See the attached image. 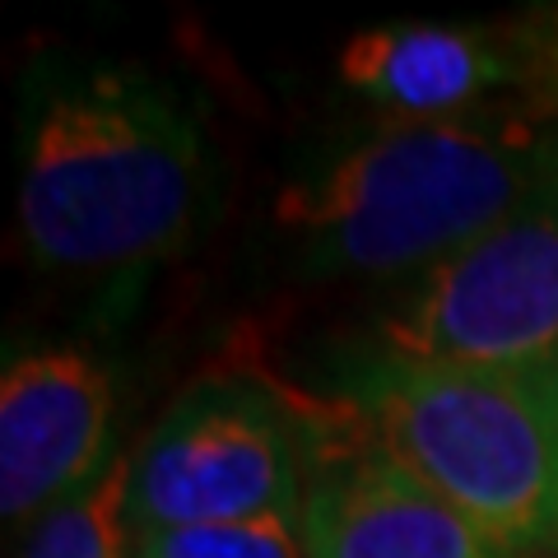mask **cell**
<instances>
[{"instance_id": "8", "label": "cell", "mask_w": 558, "mask_h": 558, "mask_svg": "<svg viewBox=\"0 0 558 558\" xmlns=\"http://www.w3.org/2000/svg\"><path fill=\"white\" fill-rule=\"evenodd\" d=\"M539 70V47L488 24L400 20L344 38L336 75L387 121H447L484 112L488 98Z\"/></svg>"}, {"instance_id": "1", "label": "cell", "mask_w": 558, "mask_h": 558, "mask_svg": "<svg viewBox=\"0 0 558 558\" xmlns=\"http://www.w3.org/2000/svg\"><path fill=\"white\" fill-rule=\"evenodd\" d=\"M14 159L24 252L51 275L159 266L219 201L201 117L163 75L121 57L38 51L20 80Z\"/></svg>"}, {"instance_id": "5", "label": "cell", "mask_w": 558, "mask_h": 558, "mask_svg": "<svg viewBox=\"0 0 558 558\" xmlns=\"http://www.w3.org/2000/svg\"><path fill=\"white\" fill-rule=\"evenodd\" d=\"M373 340L414 359L554 368L558 363V172L494 229L418 275L373 322Z\"/></svg>"}, {"instance_id": "7", "label": "cell", "mask_w": 558, "mask_h": 558, "mask_svg": "<svg viewBox=\"0 0 558 558\" xmlns=\"http://www.w3.org/2000/svg\"><path fill=\"white\" fill-rule=\"evenodd\" d=\"M117 381L108 363L70 344L20 349L0 373V517L10 531L89 488L112 461Z\"/></svg>"}, {"instance_id": "11", "label": "cell", "mask_w": 558, "mask_h": 558, "mask_svg": "<svg viewBox=\"0 0 558 558\" xmlns=\"http://www.w3.org/2000/svg\"><path fill=\"white\" fill-rule=\"evenodd\" d=\"M535 80H539V112H549L558 121V20L554 28L545 33V47H539V70H535Z\"/></svg>"}, {"instance_id": "3", "label": "cell", "mask_w": 558, "mask_h": 558, "mask_svg": "<svg viewBox=\"0 0 558 558\" xmlns=\"http://www.w3.org/2000/svg\"><path fill=\"white\" fill-rule=\"evenodd\" d=\"M326 396L373 447L498 545L558 558V363L414 359L368 336L326 359Z\"/></svg>"}, {"instance_id": "2", "label": "cell", "mask_w": 558, "mask_h": 558, "mask_svg": "<svg viewBox=\"0 0 558 558\" xmlns=\"http://www.w3.org/2000/svg\"><path fill=\"white\" fill-rule=\"evenodd\" d=\"M558 172V121L484 108L447 121H387L275 191L270 223L303 279H414Z\"/></svg>"}, {"instance_id": "9", "label": "cell", "mask_w": 558, "mask_h": 558, "mask_svg": "<svg viewBox=\"0 0 558 558\" xmlns=\"http://www.w3.org/2000/svg\"><path fill=\"white\" fill-rule=\"evenodd\" d=\"M131 451L117 447L89 488L51 508L24 535L20 558H131Z\"/></svg>"}, {"instance_id": "4", "label": "cell", "mask_w": 558, "mask_h": 558, "mask_svg": "<svg viewBox=\"0 0 558 558\" xmlns=\"http://www.w3.org/2000/svg\"><path fill=\"white\" fill-rule=\"evenodd\" d=\"M307 414L242 373L201 377L131 451V526L303 517Z\"/></svg>"}, {"instance_id": "6", "label": "cell", "mask_w": 558, "mask_h": 558, "mask_svg": "<svg viewBox=\"0 0 558 558\" xmlns=\"http://www.w3.org/2000/svg\"><path fill=\"white\" fill-rule=\"evenodd\" d=\"M303 535L312 558H526L428 494L330 405L307 414Z\"/></svg>"}, {"instance_id": "10", "label": "cell", "mask_w": 558, "mask_h": 558, "mask_svg": "<svg viewBox=\"0 0 558 558\" xmlns=\"http://www.w3.org/2000/svg\"><path fill=\"white\" fill-rule=\"evenodd\" d=\"M131 558H312L303 517H247L135 535Z\"/></svg>"}]
</instances>
